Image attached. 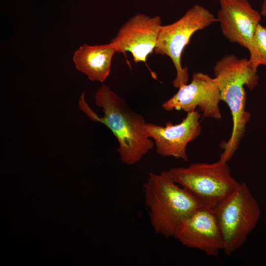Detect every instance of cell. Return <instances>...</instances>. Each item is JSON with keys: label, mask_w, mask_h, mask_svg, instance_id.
<instances>
[{"label": "cell", "mask_w": 266, "mask_h": 266, "mask_svg": "<svg viewBox=\"0 0 266 266\" xmlns=\"http://www.w3.org/2000/svg\"><path fill=\"white\" fill-rule=\"evenodd\" d=\"M212 211L222 235L223 250L228 255L243 245L261 215L257 200L244 182Z\"/></svg>", "instance_id": "cell-5"}, {"label": "cell", "mask_w": 266, "mask_h": 266, "mask_svg": "<svg viewBox=\"0 0 266 266\" xmlns=\"http://www.w3.org/2000/svg\"><path fill=\"white\" fill-rule=\"evenodd\" d=\"M261 15L266 16V0H264L261 7Z\"/></svg>", "instance_id": "cell-14"}, {"label": "cell", "mask_w": 266, "mask_h": 266, "mask_svg": "<svg viewBox=\"0 0 266 266\" xmlns=\"http://www.w3.org/2000/svg\"><path fill=\"white\" fill-rule=\"evenodd\" d=\"M217 19L209 10L200 5H195L176 21L162 25L156 46V54L166 55L171 60L176 70L173 86L179 88L188 83V68L183 67L181 57L193 35L214 23Z\"/></svg>", "instance_id": "cell-6"}, {"label": "cell", "mask_w": 266, "mask_h": 266, "mask_svg": "<svg viewBox=\"0 0 266 266\" xmlns=\"http://www.w3.org/2000/svg\"><path fill=\"white\" fill-rule=\"evenodd\" d=\"M221 101L219 89L215 78L202 72L195 73L192 81L179 88L162 107L166 111L183 110L187 113L196 110L202 112L203 117L220 119Z\"/></svg>", "instance_id": "cell-7"}, {"label": "cell", "mask_w": 266, "mask_h": 266, "mask_svg": "<svg viewBox=\"0 0 266 266\" xmlns=\"http://www.w3.org/2000/svg\"><path fill=\"white\" fill-rule=\"evenodd\" d=\"M187 190L205 208L213 210L240 183L231 175L227 162L194 163L162 172Z\"/></svg>", "instance_id": "cell-4"}, {"label": "cell", "mask_w": 266, "mask_h": 266, "mask_svg": "<svg viewBox=\"0 0 266 266\" xmlns=\"http://www.w3.org/2000/svg\"><path fill=\"white\" fill-rule=\"evenodd\" d=\"M217 22L225 37L248 49L261 20L248 0H219Z\"/></svg>", "instance_id": "cell-11"}, {"label": "cell", "mask_w": 266, "mask_h": 266, "mask_svg": "<svg viewBox=\"0 0 266 266\" xmlns=\"http://www.w3.org/2000/svg\"><path fill=\"white\" fill-rule=\"evenodd\" d=\"M115 53V47L111 42L98 45L84 44L75 52L73 61L76 69L91 80L103 82L109 75Z\"/></svg>", "instance_id": "cell-12"}, {"label": "cell", "mask_w": 266, "mask_h": 266, "mask_svg": "<svg viewBox=\"0 0 266 266\" xmlns=\"http://www.w3.org/2000/svg\"><path fill=\"white\" fill-rule=\"evenodd\" d=\"M250 52L249 61L257 70L261 65L266 66V28L259 24L247 49Z\"/></svg>", "instance_id": "cell-13"}, {"label": "cell", "mask_w": 266, "mask_h": 266, "mask_svg": "<svg viewBox=\"0 0 266 266\" xmlns=\"http://www.w3.org/2000/svg\"><path fill=\"white\" fill-rule=\"evenodd\" d=\"M221 101L229 107L233 120V130L228 141L222 145L224 149L220 160L227 162L236 151L251 118L247 111L244 86L253 89L258 84L259 76L249 59L228 55L219 60L214 67Z\"/></svg>", "instance_id": "cell-2"}, {"label": "cell", "mask_w": 266, "mask_h": 266, "mask_svg": "<svg viewBox=\"0 0 266 266\" xmlns=\"http://www.w3.org/2000/svg\"><path fill=\"white\" fill-rule=\"evenodd\" d=\"M200 117L199 111L196 110L187 113L179 124L168 122L163 126L146 123L144 130L148 137L153 140L159 155L188 162L187 146L200 135L201 131Z\"/></svg>", "instance_id": "cell-8"}, {"label": "cell", "mask_w": 266, "mask_h": 266, "mask_svg": "<svg viewBox=\"0 0 266 266\" xmlns=\"http://www.w3.org/2000/svg\"><path fill=\"white\" fill-rule=\"evenodd\" d=\"M173 237L183 245L217 257L223 249L221 232L213 211L203 207L183 219Z\"/></svg>", "instance_id": "cell-10"}, {"label": "cell", "mask_w": 266, "mask_h": 266, "mask_svg": "<svg viewBox=\"0 0 266 266\" xmlns=\"http://www.w3.org/2000/svg\"><path fill=\"white\" fill-rule=\"evenodd\" d=\"M161 26L160 16L137 14L122 26L110 42L114 45L116 53L127 57L126 53L129 52L134 63L146 64L147 57L155 49Z\"/></svg>", "instance_id": "cell-9"}, {"label": "cell", "mask_w": 266, "mask_h": 266, "mask_svg": "<svg viewBox=\"0 0 266 266\" xmlns=\"http://www.w3.org/2000/svg\"><path fill=\"white\" fill-rule=\"evenodd\" d=\"M145 202L155 232L173 237L180 222L202 207L187 190L162 172H150L143 185Z\"/></svg>", "instance_id": "cell-3"}, {"label": "cell", "mask_w": 266, "mask_h": 266, "mask_svg": "<svg viewBox=\"0 0 266 266\" xmlns=\"http://www.w3.org/2000/svg\"><path fill=\"white\" fill-rule=\"evenodd\" d=\"M95 101L102 109L103 116H99L92 110L84 93L79 99V107L90 119L104 125L111 131L118 142L117 150L122 163L131 166L140 162L154 146L144 131L146 122L144 117L105 85L97 91Z\"/></svg>", "instance_id": "cell-1"}]
</instances>
